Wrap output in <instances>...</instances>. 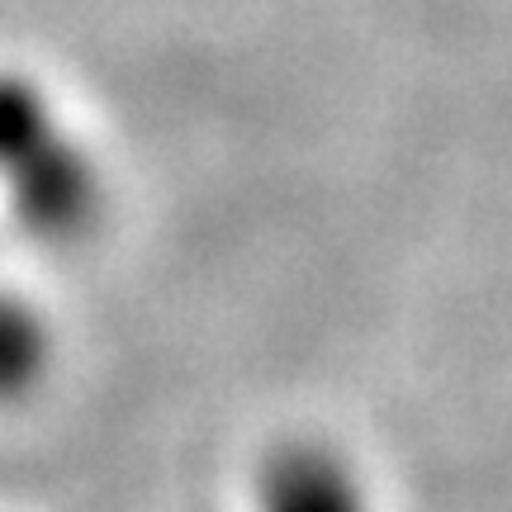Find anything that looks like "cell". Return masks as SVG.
Instances as JSON below:
<instances>
[{"mask_svg":"<svg viewBox=\"0 0 512 512\" xmlns=\"http://www.w3.org/2000/svg\"><path fill=\"white\" fill-rule=\"evenodd\" d=\"M43 356H48L43 323L19 299H0V403L19 399L38 380Z\"/></svg>","mask_w":512,"mask_h":512,"instance_id":"obj_2","label":"cell"},{"mask_svg":"<svg viewBox=\"0 0 512 512\" xmlns=\"http://www.w3.org/2000/svg\"><path fill=\"white\" fill-rule=\"evenodd\" d=\"M261 512H366V503L328 451H285L266 475Z\"/></svg>","mask_w":512,"mask_h":512,"instance_id":"obj_1","label":"cell"}]
</instances>
